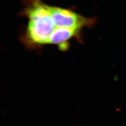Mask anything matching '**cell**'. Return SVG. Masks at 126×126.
<instances>
[{"label": "cell", "mask_w": 126, "mask_h": 126, "mask_svg": "<svg viewBox=\"0 0 126 126\" xmlns=\"http://www.w3.org/2000/svg\"><path fill=\"white\" fill-rule=\"evenodd\" d=\"M21 15L28 23L22 40L30 48L46 45H57L62 51L69 47L73 38L81 40V32L59 27L50 13V5L42 0H25Z\"/></svg>", "instance_id": "1"}]
</instances>
